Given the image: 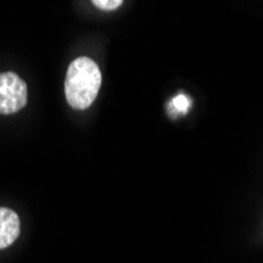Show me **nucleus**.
<instances>
[{
	"label": "nucleus",
	"mask_w": 263,
	"mask_h": 263,
	"mask_svg": "<svg viewBox=\"0 0 263 263\" xmlns=\"http://www.w3.org/2000/svg\"><path fill=\"white\" fill-rule=\"evenodd\" d=\"M171 106L175 107L177 114H184L187 110V107H189V100L184 97V95H178L177 98L172 100V104Z\"/></svg>",
	"instance_id": "nucleus-4"
},
{
	"label": "nucleus",
	"mask_w": 263,
	"mask_h": 263,
	"mask_svg": "<svg viewBox=\"0 0 263 263\" xmlns=\"http://www.w3.org/2000/svg\"><path fill=\"white\" fill-rule=\"evenodd\" d=\"M101 87V71L98 65L88 57H79L71 62L66 81L65 93L66 101L73 109H87L97 100Z\"/></svg>",
	"instance_id": "nucleus-1"
},
{
	"label": "nucleus",
	"mask_w": 263,
	"mask_h": 263,
	"mask_svg": "<svg viewBox=\"0 0 263 263\" xmlns=\"http://www.w3.org/2000/svg\"><path fill=\"white\" fill-rule=\"evenodd\" d=\"M21 232L19 216L10 208L0 206V249L13 245Z\"/></svg>",
	"instance_id": "nucleus-3"
},
{
	"label": "nucleus",
	"mask_w": 263,
	"mask_h": 263,
	"mask_svg": "<svg viewBox=\"0 0 263 263\" xmlns=\"http://www.w3.org/2000/svg\"><path fill=\"white\" fill-rule=\"evenodd\" d=\"M122 4H123L122 0H95V2H93V5H97L98 8H101V10H107V11L118 8Z\"/></svg>",
	"instance_id": "nucleus-5"
},
{
	"label": "nucleus",
	"mask_w": 263,
	"mask_h": 263,
	"mask_svg": "<svg viewBox=\"0 0 263 263\" xmlns=\"http://www.w3.org/2000/svg\"><path fill=\"white\" fill-rule=\"evenodd\" d=\"M27 104V85L16 73L0 74V114L8 115Z\"/></svg>",
	"instance_id": "nucleus-2"
}]
</instances>
